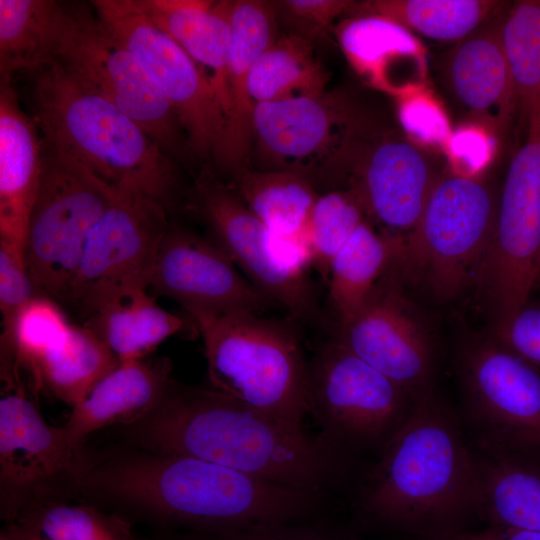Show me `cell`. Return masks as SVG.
Wrapping results in <instances>:
<instances>
[{
    "label": "cell",
    "mask_w": 540,
    "mask_h": 540,
    "mask_svg": "<svg viewBox=\"0 0 540 540\" xmlns=\"http://www.w3.org/2000/svg\"><path fill=\"white\" fill-rule=\"evenodd\" d=\"M320 493L183 454L129 444L81 448L71 499L140 522L152 535L214 533L309 519Z\"/></svg>",
    "instance_id": "cell-1"
},
{
    "label": "cell",
    "mask_w": 540,
    "mask_h": 540,
    "mask_svg": "<svg viewBox=\"0 0 540 540\" xmlns=\"http://www.w3.org/2000/svg\"><path fill=\"white\" fill-rule=\"evenodd\" d=\"M123 443L206 460L236 471L321 492L343 458L304 429L214 388L176 381L137 421L117 427Z\"/></svg>",
    "instance_id": "cell-2"
},
{
    "label": "cell",
    "mask_w": 540,
    "mask_h": 540,
    "mask_svg": "<svg viewBox=\"0 0 540 540\" xmlns=\"http://www.w3.org/2000/svg\"><path fill=\"white\" fill-rule=\"evenodd\" d=\"M477 476L458 417L431 389L382 447L359 488V514L415 538L458 533L476 514Z\"/></svg>",
    "instance_id": "cell-3"
},
{
    "label": "cell",
    "mask_w": 540,
    "mask_h": 540,
    "mask_svg": "<svg viewBox=\"0 0 540 540\" xmlns=\"http://www.w3.org/2000/svg\"><path fill=\"white\" fill-rule=\"evenodd\" d=\"M27 74L31 117L47 151L77 162L112 188L139 190L172 209L175 166L138 123L54 60Z\"/></svg>",
    "instance_id": "cell-4"
},
{
    "label": "cell",
    "mask_w": 540,
    "mask_h": 540,
    "mask_svg": "<svg viewBox=\"0 0 540 540\" xmlns=\"http://www.w3.org/2000/svg\"><path fill=\"white\" fill-rule=\"evenodd\" d=\"M193 324L203 338L212 388L304 429L309 365L290 324L248 312Z\"/></svg>",
    "instance_id": "cell-5"
},
{
    "label": "cell",
    "mask_w": 540,
    "mask_h": 540,
    "mask_svg": "<svg viewBox=\"0 0 540 540\" xmlns=\"http://www.w3.org/2000/svg\"><path fill=\"white\" fill-rule=\"evenodd\" d=\"M498 199L477 178L442 175L392 263L399 277L439 300L475 286L492 242Z\"/></svg>",
    "instance_id": "cell-6"
},
{
    "label": "cell",
    "mask_w": 540,
    "mask_h": 540,
    "mask_svg": "<svg viewBox=\"0 0 540 540\" xmlns=\"http://www.w3.org/2000/svg\"><path fill=\"white\" fill-rule=\"evenodd\" d=\"M192 199L213 241L250 282L285 308L293 319H316L318 307L306 274L312 260L305 238L272 232L228 183L211 171H202L196 178Z\"/></svg>",
    "instance_id": "cell-7"
},
{
    "label": "cell",
    "mask_w": 540,
    "mask_h": 540,
    "mask_svg": "<svg viewBox=\"0 0 540 540\" xmlns=\"http://www.w3.org/2000/svg\"><path fill=\"white\" fill-rule=\"evenodd\" d=\"M308 365V413L321 428L318 439L342 458L349 450L382 449L416 401L334 339Z\"/></svg>",
    "instance_id": "cell-8"
},
{
    "label": "cell",
    "mask_w": 540,
    "mask_h": 540,
    "mask_svg": "<svg viewBox=\"0 0 540 540\" xmlns=\"http://www.w3.org/2000/svg\"><path fill=\"white\" fill-rule=\"evenodd\" d=\"M115 191L77 162L44 148L24 259L30 276L45 295L68 303L87 236Z\"/></svg>",
    "instance_id": "cell-9"
},
{
    "label": "cell",
    "mask_w": 540,
    "mask_h": 540,
    "mask_svg": "<svg viewBox=\"0 0 540 540\" xmlns=\"http://www.w3.org/2000/svg\"><path fill=\"white\" fill-rule=\"evenodd\" d=\"M62 5L50 60L138 123L171 157L185 135L168 99L137 58L104 26L91 3Z\"/></svg>",
    "instance_id": "cell-10"
},
{
    "label": "cell",
    "mask_w": 540,
    "mask_h": 540,
    "mask_svg": "<svg viewBox=\"0 0 540 540\" xmlns=\"http://www.w3.org/2000/svg\"><path fill=\"white\" fill-rule=\"evenodd\" d=\"M505 178L492 242L476 283L493 323L528 302L540 273V107Z\"/></svg>",
    "instance_id": "cell-11"
},
{
    "label": "cell",
    "mask_w": 540,
    "mask_h": 540,
    "mask_svg": "<svg viewBox=\"0 0 540 540\" xmlns=\"http://www.w3.org/2000/svg\"><path fill=\"white\" fill-rule=\"evenodd\" d=\"M465 418L488 455L540 454V371L490 335L460 349Z\"/></svg>",
    "instance_id": "cell-12"
},
{
    "label": "cell",
    "mask_w": 540,
    "mask_h": 540,
    "mask_svg": "<svg viewBox=\"0 0 540 540\" xmlns=\"http://www.w3.org/2000/svg\"><path fill=\"white\" fill-rule=\"evenodd\" d=\"M168 213L139 190L116 188L87 236L67 303L84 320L122 294L148 289Z\"/></svg>",
    "instance_id": "cell-13"
},
{
    "label": "cell",
    "mask_w": 540,
    "mask_h": 540,
    "mask_svg": "<svg viewBox=\"0 0 540 540\" xmlns=\"http://www.w3.org/2000/svg\"><path fill=\"white\" fill-rule=\"evenodd\" d=\"M104 26L137 58L174 108L189 150L214 160L225 117L206 73L136 0L90 2Z\"/></svg>",
    "instance_id": "cell-14"
},
{
    "label": "cell",
    "mask_w": 540,
    "mask_h": 540,
    "mask_svg": "<svg viewBox=\"0 0 540 540\" xmlns=\"http://www.w3.org/2000/svg\"><path fill=\"white\" fill-rule=\"evenodd\" d=\"M443 174L432 155L393 132L369 126L353 141L333 181H344L380 232L404 239Z\"/></svg>",
    "instance_id": "cell-15"
},
{
    "label": "cell",
    "mask_w": 540,
    "mask_h": 540,
    "mask_svg": "<svg viewBox=\"0 0 540 540\" xmlns=\"http://www.w3.org/2000/svg\"><path fill=\"white\" fill-rule=\"evenodd\" d=\"M22 384L0 399V517L14 521L26 509L71 500L80 449L62 426L49 425Z\"/></svg>",
    "instance_id": "cell-16"
},
{
    "label": "cell",
    "mask_w": 540,
    "mask_h": 540,
    "mask_svg": "<svg viewBox=\"0 0 540 540\" xmlns=\"http://www.w3.org/2000/svg\"><path fill=\"white\" fill-rule=\"evenodd\" d=\"M368 122L337 93L256 103L252 139L268 170L328 182L354 139Z\"/></svg>",
    "instance_id": "cell-17"
},
{
    "label": "cell",
    "mask_w": 540,
    "mask_h": 540,
    "mask_svg": "<svg viewBox=\"0 0 540 540\" xmlns=\"http://www.w3.org/2000/svg\"><path fill=\"white\" fill-rule=\"evenodd\" d=\"M402 285L391 264L334 340L417 400L433 389L435 346Z\"/></svg>",
    "instance_id": "cell-18"
},
{
    "label": "cell",
    "mask_w": 540,
    "mask_h": 540,
    "mask_svg": "<svg viewBox=\"0 0 540 540\" xmlns=\"http://www.w3.org/2000/svg\"><path fill=\"white\" fill-rule=\"evenodd\" d=\"M148 290L179 303L192 321L236 312L260 314L275 304L213 240L171 224Z\"/></svg>",
    "instance_id": "cell-19"
},
{
    "label": "cell",
    "mask_w": 540,
    "mask_h": 540,
    "mask_svg": "<svg viewBox=\"0 0 540 540\" xmlns=\"http://www.w3.org/2000/svg\"><path fill=\"white\" fill-rule=\"evenodd\" d=\"M502 19H491L458 41L444 66V77L456 103L481 128L499 135L506 132L517 112L501 39Z\"/></svg>",
    "instance_id": "cell-20"
},
{
    "label": "cell",
    "mask_w": 540,
    "mask_h": 540,
    "mask_svg": "<svg viewBox=\"0 0 540 540\" xmlns=\"http://www.w3.org/2000/svg\"><path fill=\"white\" fill-rule=\"evenodd\" d=\"M43 160L33 118L21 108L12 79L0 78V243L23 254Z\"/></svg>",
    "instance_id": "cell-21"
},
{
    "label": "cell",
    "mask_w": 540,
    "mask_h": 540,
    "mask_svg": "<svg viewBox=\"0 0 540 540\" xmlns=\"http://www.w3.org/2000/svg\"><path fill=\"white\" fill-rule=\"evenodd\" d=\"M276 13L265 1H233L227 81L229 109L221 142L214 157L219 170L231 176L246 167L252 141L255 103L248 78L255 61L276 41Z\"/></svg>",
    "instance_id": "cell-22"
},
{
    "label": "cell",
    "mask_w": 540,
    "mask_h": 540,
    "mask_svg": "<svg viewBox=\"0 0 540 540\" xmlns=\"http://www.w3.org/2000/svg\"><path fill=\"white\" fill-rule=\"evenodd\" d=\"M167 357L121 361L78 405L62 426L70 444L81 449L92 433L124 426L153 410L174 379Z\"/></svg>",
    "instance_id": "cell-23"
},
{
    "label": "cell",
    "mask_w": 540,
    "mask_h": 540,
    "mask_svg": "<svg viewBox=\"0 0 540 540\" xmlns=\"http://www.w3.org/2000/svg\"><path fill=\"white\" fill-rule=\"evenodd\" d=\"M334 32L345 57L366 82L401 96L419 89L406 76L408 68L425 77L423 49L410 31L380 16L355 15L336 25Z\"/></svg>",
    "instance_id": "cell-24"
},
{
    "label": "cell",
    "mask_w": 540,
    "mask_h": 540,
    "mask_svg": "<svg viewBox=\"0 0 540 540\" xmlns=\"http://www.w3.org/2000/svg\"><path fill=\"white\" fill-rule=\"evenodd\" d=\"M145 15L171 36L211 80L226 119L227 68L233 1L136 0Z\"/></svg>",
    "instance_id": "cell-25"
},
{
    "label": "cell",
    "mask_w": 540,
    "mask_h": 540,
    "mask_svg": "<svg viewBox=\"0 0 540 540\" xmlns=\"http://www.w3.org/2000/svg\"><path fill=\"white\" fill-rule=\"evenodd\" d=\"M475 513L491 527L540 532V465L519 455L478 458Z\"/></svg>",
    "instance_id": "cell-26"
},
{
    "label": "cell",
    "mask_w": 540,
    "mask_h": 540,
    "mask_svg": "<svg viewBox=\"0 0 540 540\" xmlns=\"http://www.w3.org/2000/svg\"><path fill=\"white\" fill-rule=\"evenodd\" d=\"M121 361L146 358L187 323L160 307L148 289H137L111 300L83 324Z\"/></svg>",
    "instance_id": "cell-27"
},
{
    "label": "cell",
    "mask_w": 540,
    "mask_h": 540,
    "mask_svg": "<svg viewBox=\"0 0 540 540\" xmlns=\"http://www.w3.org/2000/svg\"><path fill=\"white\" fill-rule=\"evenodd\" d=\"M403 240L375 230L365 220L334 257L327 283L339 326L365 304L376 283L400 254Z\"/></svg>",
    "instance_id": "cell-28"
},
{
    "label": "cell",
    "mask_w": 540,
    "mask_h": 540,
    "mask_svg": "<svg viewBox=\"0 0 540 540\" xmlns=\"http://www.w3.org/2000/svg\"><path fill=\"white\" fill-rule=\"evenodd\" d=\"M119 363L90 329L73 324L65 338L41 360L31 391L34 395L45 391L73 408Z\"/></svg>",
    "instance_id": "cell-29"
},
{
    "label": "cell",
    "mask_w": 540,
    "mask_h": 540,
    "mask_svg": "<svg viewBox=\"0 0 540 540\" xmlns=\"http://www.w3.org/2000/svg\"><path fill=\"white\" fill-rule=\"evenodd\" d=\"M228 185L272 232L306 237L309 219L320 195L307 177L291 171L245 168L232 176Z\"/></svg>",
    "instance_id": "cell-30"
},
{
    "label": "cell",
    "mask_w": 540,
    "mask_h": 540,
    "mask_svg": "<svg viewBox=\"0 0 540 540\" xmlns=\"http://www.w3.org/2000/svg\"><path fill=\"white\" fill-rule=\"evenodd\" d=\"M327 82L314 42L293 32L277 38L255 61L248 93L255 104L317 97L326 92Z\"/></svg>",
    "instance_id": "cell-31"
},
{
    "label": "cell",
    "mask_w": 540,
    "mask_h": 540,
    "mask_svg": "<svg viewBox=\"0 0 540 540\" xmlns=\"http://www.w3.org/2000/svg\"><path fill=\"white\" fill-rule=\"evenodd\" d=\"M62 13V2L54 0H0V78L51 59Z\"/></svg>",
    "instance_id": "cell-32"
},
{
    "label": "cell",
    "mask_w": 540,
    "mask_h": 540,
    "mask_svg": "<svg viewBox=\"0 0 540 540\" xmlns=\"http://www.w3.org/2000/svg\"><path fill=\"white\" fill-rule=\"evenodd\" d=\"M502 2L492 0H371L355 4V15H376L408 31L440 41H460L491 20Z\"/></svg>",
    "instance_id": "cell-33"
},
{
    "label": "cell",
    "mask_w": 540,
    "mask_h": 540,
    "mask_svg": "<svg viewBox=\"0 0 540 540\" xmlns=\"http://www.w3.org/2000/svg\"><path fill=\"white\" fill-rule=\"evenodd\" d=\"M12 522L25 540H146L128 519L85 502H42Z\"/></svg>",
    "instance_id": "cell-34"
},
{
    "label": "cell",
    "mask_w": 540,
    "mask_h": 540,
    "mask_svg": "<svg viewBox=\"0 0 540 540\" xmlns=\"http://www.w3.org/2000/svg\"><path fill=\"white\" fill-rule=\"evenodd\" d=\"M57 301L45 294L32 298L20 311L11 345L0 351L1 380L5 387L31 383L44 356L70 331Z\"/></svg>",
    "instance_id": "cell-35"
},
{
    "label": "cell",
    "mask_w": 540,
    "mask_h": 540,
    "mask_svg": "<svg viewBox=\"0 0 540 540\" xmlns=\"http://www.w3.org/2000/svg\"><path fill=\"white\" fill-rule=\"evenodd\" d=\"M501 39L526 127L531 112L540 107V0L513 3L503 15Z\"/></svg>",
    "instance_id": "cell-36"
},
{
    "label": "cell",
    "mask_w": 540,
    "mask_h": 540,
    "mask_svg": "<svg viewBox=\"0 0 540 540\" xmlns=\"http://www.w3.org/2000/svg\"><path fill=\"white\" fill-rule=\"evenodd\" d=\"M366 219L357 195L347 189H335L319 195L306 230L312 266L327 282L330 266L348 239Z\"/></svg>",
    "instance_id": "cell-37"
},
{
    "label": "cell",
    "mask_w": 540,
    "mask_h": 540,
    "mask_svg": "<svg viewBox=\"0 0 540 540\" xmlns=\"http://www.w3.org/2000/svg\"><path fill=\"white\" fill-rule=\"evenodd\" d=\"M44 294L30 276L24 254L0 243V351L12 342L17 317L35 296Z\"/></svg>",
    "instance_id": "cell-38"
},
{
    "label": "cell",
    "mask_w": 540,
    "mask_h": 540,
    "mask_svg": "<svg viewBox=\"0 0 540 540\" xmlns=\"http://www.w3.org/2000/svg\"><path fill=\"white\" fill-rule=\"evenodd\" d=\"M147 540H361L342 531L306 520L259 525L214 533L151 535Z\"/></svg>",
    "instance_id": "cell-39"
},
{
    "label": "cell",
    "mask_w": 540,
    "mask_h": 540,
    "mask_svg": "<svg viewBox=\"0 0 540 540\" xmlns=\"http://www.w3.org/2000/svg\"><path fill=\"white\" fill-rule=\"evenodd\" d=\"M490 336L540 371V302L493 323Z\"/></svg>",
    "instance_id": "cell-40"
},
{
    "label": "cell",
    "mask_w": 540,
    "mask_h": 540,
    "mask_svg": "<svg viewBox=\"0 0 540 540\" xmlns=\"http://www.w3.org/2000/svg\"><path fill=\"white\" fill-rule=\"evenodd\" d=\"M297 28V33L312 42L325 39L334 21L349 13L355 2L348 0H285L276 3Z\"/></svg>",
    "instance_id": "cell-41"
},
{
    "label": "cell",
    "mask_w": 540,
    "mask_h": 540,
    "mask_svg": "<svg viewBox=\"0 0 540 540\" xmlns=\"http://www.w3.org/2000/svg\"><path fill=\"white\" fill-rule=\"evenodd\" d=\"M399 119L405 130L431 143H446L450 130L446 116L432 99L414 92L402 95Z\"/></svg>",
    "instance_id": "cell-42"
},
{
    "label": "cell",
    "mask_w": 540,
    "mask_h": 540,
    "mask_svg": "<svg viewBox=\"0 0 540 540\" xmlns=\"http://www.w3.org/2000/svg\"><path fill=\"white\" fill-rule=\"evenodd\" d=\"M447 146L457 167L462 169L463 176H471L480 169L490 156V144L485 132L479 129H460L450 135Z\"/></svg>",
    "instance_id": "cell-43"
},
{
    "label": "cell",
    "mask_w": 540,
    "mask_h": 540,
    "mask_svg": "<svg viewBox=\"0 0 540 540\" xmlns=\"http://www.w3.org/2000/svg\"><path fill=\"white\" fill-rule=\"evenodd\" d=\"M497 528L489 526L487 529L477 532L460 531L451 535L434 538H415V540H495Z\"/></svg>",
    "instance_id": "cell-44"
},
{
    "label": "cell",
    "mask_w": 540,
    "mask_h": 540,
    "mask_svg": "<svg viewBox=\"0 0 540 540\" xmlns=\"http://www.w3.org/2000/svg\"><path fill=\"white\" fill-rule=\"evenodd\" d=\"M495 540H540V532L509 528H497Z\"/></svg>",
    "instance_id": "cell-45"
},
{
    "label": "cell",
    "mask_w": 540,
    "mask_h": 540,
    "mask_svg": "<svg viewBox=\"0 0 540 540\" xmlns=\"http://www.w3.org/2000/svg\"><path fill=\"white\" fill-rule=\"evenodd\" d=\"M0 540H25V538L14 522H8L0 531Z\"/></svg>",
    "instance_id": "cell-46"
},
{
    "label": "cell",
    "mask_w": 540,
    "mask_h": 540,
    "mask_svg": "<svg viewBox=\"0 0 540 540\" xmlns=\"http://www.w3.org/2000/svg\"><path fill=\"white\" fill-rule=\"evenodd\" d=\"M537 284H540V273H539V277H538V280H537Z\"/></svg>",
    "instance_id": "cell-47"
}]
</instances>
